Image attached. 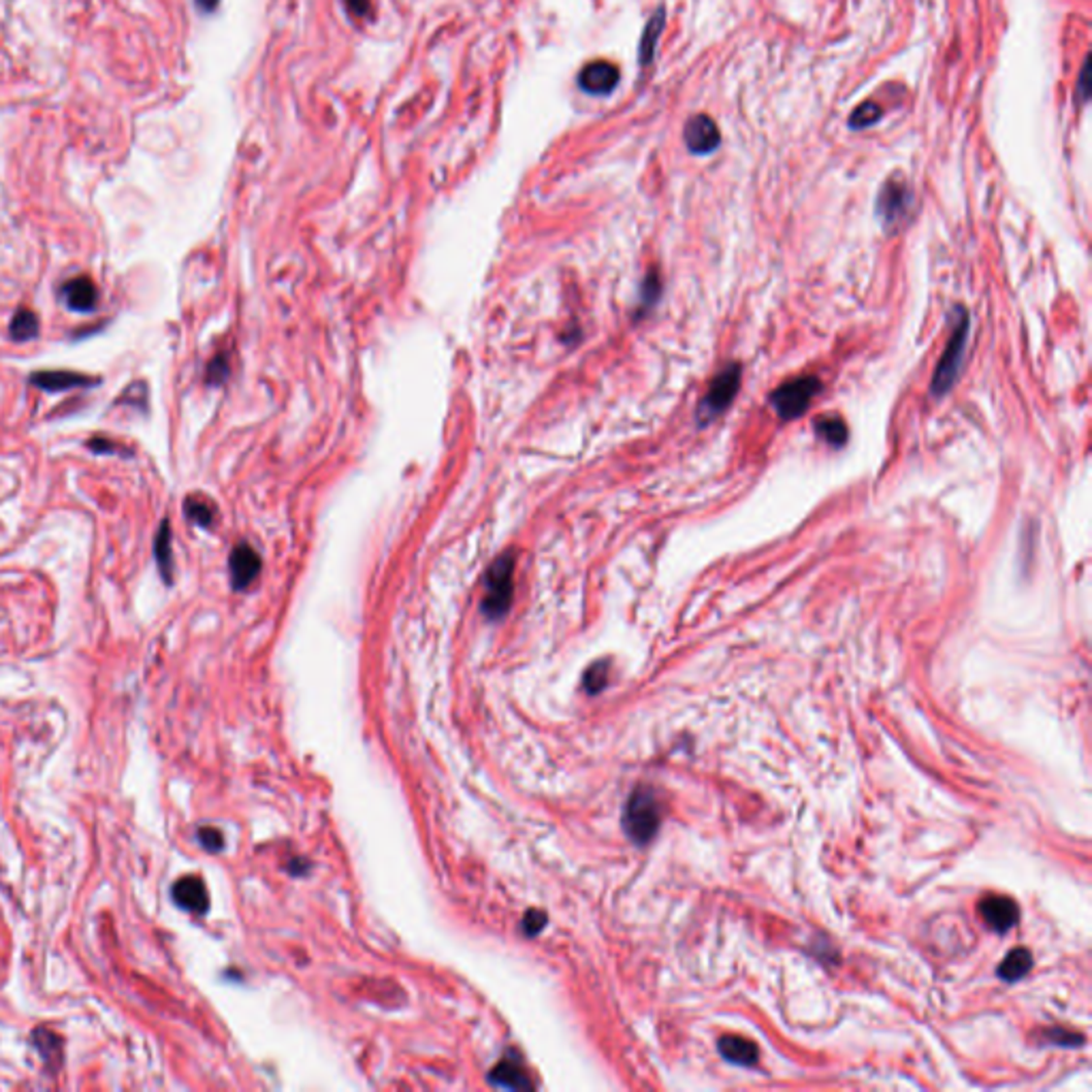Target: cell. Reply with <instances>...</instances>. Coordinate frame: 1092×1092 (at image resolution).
<instances>
[{
    "mask_svg": "<svg viewBox=\"0 0 1092 1092\" xmlns=\"http://www.w3.org/2000/svg\"><path fill=\"white\" fill-rule=\"evenodd\" d=\"M659 823H661V807L656 794L647 787H638L634 794L629 796L624 811V828L627 832V837L638 845H645L656 837Z\"/></svg>",
    "mask_w": 1092,
    "mask_h": 1092,
    "instance_id": "cell-1",
    "label": "cell"
},
{
    "mask_svg": "<svg viewBox=\"0 0 1092 1092\" xmlns=\"http://www.w3.org/2000/svg\"><path fill=\"white\" fill-rule=\"evenodd\" d=\"M515 555L506 553L491 563L485 576L483 610L489 619H499L508 613L515 592Z\"/></svg>",
    "mask_w": 1092,
    "mask_h": 1092,
    "instance_id": "cell-2",
    "label": "cell"
},
{
    "mask_svg": "<svg viewBox=\"0 0 1092 1092\" xmlns=\"http://www.w3.org/2000/svg\"><path fill=\"white\" fill-rule=\"evenodd\" d=\"M958 323L951 331V337L947 341V348L944 352V357L937 363V369H935V376L933 382H930V389H933L935 398H944L954 387V382L958 378V371L962 366V357H965V348H967V337H969V314L967 309H958Z\"/></svg>",
    "mask_w": 1092,
    "mask_h": 1092,
    "instance_id": "cell-3",
    "label": "cell"
},
{
    "mask_svg": "<svg viewBox=\"0 0 1092 1092\" xmlns=\"http://www.w3.org/2000/svg\"><path fill=\"white\" fill-rule=\"evenodd\" d=\"M821 389V382L816 376H798L794 380H787L770 395V403L777 410V414L784 421H794L800 414H805L811 405V400L816 398Z\"/></svg>",
    "mask_w": 1092,
    "mask_h": 1092,
    "instance_id": "cell-4",
    "label": "cell"
},
{
    "mask_svg": "<svg viewBox=\"0 0 1092 1092\" xmlns=\"http://www.w3.org/2000/svg\"><path fill=\"white\" fill-rule=\"evenodd\" d=\"M741 366H727L720 376H717L709 391H706L704 400L700 401V408H698V421L702 425L715 421L717 416L723 414L727 408H730V403L734 401L738 387H741Z\"/></svg>",
    "mask_w": 1092,
    "mask_h": 1092,
    "instance_id": "cell-5",
    "label": "cell"
},
{
    "mask_svg": "<svg viewBox=\"0 0 1092 1092\" xmlns=\"http://www.w3.org/2000/svg\"><path fill=\"white\" fill-rule=\"evenodd\" d=\"M909 206H912V192H909L905 181H885L880 192V199H877V216H880L883 229H896L905 220Z\"/></svg>",
    "mask_w": 1092,
    "mask_h": 1092,
    "instance_id": "cell-6",
    "label": "cell"
},
{
    "mask_svg": "<svg viewBox=\"0 0 1092 1092\" xmlns=\"http://www.w3.org/2000/svg\"><path fill=\"white\" fill-rule=\"evenodd\" d=\"M30 384L46 393H62L73 389H94L101 384V378L88 376V373L53 369V371H35L30 376Z\"/></svg>",
    "mask_w": 1092,
    "mask_h": 1092,
    "instance_id": "cell-7",
    "label": "cell"
},
{
    "mask_svg": "<svg viewBox=\"0 0 1092 1092\" xmlns=\"http://www.w3.org/2000/svg\"><path fill=\"white\" fill-rule=\"evenodd\" d=\"M62 304L67 305L71 312L78 314H90L99 307V288L90 280L88 275H78L64 282L58 291Z\"/></svg>",
    "mask_w": 1092,
    "mask_h": 1092,
    "instance_id": "cell-8",
    "label": "cell"
},
{
    "mask_svg": "<svg viewBox=\"0 0 1092 1092\" xmlns=\"http://www.w3.org/2000/svg\"><path fill=\"white\" fill-rule=\"evenodd\" d=\"M263 562L259 553H256L250 544H238L231 551L229 557V570H231V583L235 592H243L248 589L261 574Z\"/></svg>",
    "mask_w": 1092,
    "mask_h": 1092,
    "instance_id": "cell-9",
    "label": "cell"
},
{
    "mask_svg": "<svg viewBox=\"0 0 1092 1092\" xmlns=\"http://www.w3.org/2000/svg\"><path fill=\"white\" fill-rule=\"evenodd\" d=\"M980 914L983 917V922H986L992 930H997V933H1008L1020 917L1018 905H1015L1012 898L999 894L983 898L980 905Z\"/></svg>",
    "mask_w": 1092,
    "mask_h": 1092,
    "instance_id": "cell-10",
    "label": "cell"
},
{
    "mask_svg": "<svg viewBox=\"0 0 1092 1092\" xmlns=\"http://www.w3.org/2000/svg\"><path fill=\"white\" fill-rule=\"evenodd\" d=\"M617 83H619V69L613 62L606 60L589 62L581 71V75H578V85H581L585 92L595 96L610 94L615 90Z\"/></svg>",
    "mask_w": 1092,
    "mask_h": 1092,
    "instance_id": "cell-11",
    "label": "cell"
},
{
    "mask_svg": "<svg viewBox=\"0 0 1092 1092\" xmlns=\"http://www.w3.org/2000/svg\"><path fill=\"white\" fill-rule=\"evenodd\" d=\"M171 894H174L176 905L181 907V909H186V912H190V914L201 915L209 909L208 887L195 875L181 877L179 882H176L174 892H171Z\"/></svg>",
    "mask_w": 1092,
    "mask_h": 1092,
    "instance_id": "cell-12",
    "label": "cell"
},
{
    "mask_svg": "<svg viewBox=\"0 0 1092 1092\" xmlns=\"http://www.w3.org/2000/svg\"><path fill=\"white\" fill-rule=\"evenodd\" d=\"M685 144L693 154H709L720 145V128L709 115H693L685 126Z\"/></svg>",
    "mask_w": 1092,
    "mask_h": 1092,
    "instance_id": "cell-13",
    "label": "cell"
},
{
    "mask_svg": "<svg viewBox=\"0 0 1092 1092\" xmlns=\"http://www.w3.org/2000/svg\"><path fill=\"white\" fill-rule=\"evenodd\" d=\"M171 523L165 519L154 536V562L167 585L174 583V549H171Z\"/></svg>",
    "mask_w": 1092,
    "mask_h": 1092,
    "instance_id": "cell-14",
    "label": "cell"
},
{
    "mask_svg": "<svg viewBox=\"0 0 1092 1092\" xmlns=\"http://www.w3.org/2000/svg\"><path fill=\"white\" fill-rule=\"evenodd\" d=\"M720 1054L727 1063L749 1067L757 1063V1045L743 1037H723L720 1042Z\"/></svg>",
    "mask_w": 1092,
    "mask_h": 1092,
    "instance_id": "cell-15",
    "label": "cell"
},
{
    "mask_svg": "<svg viewBox=\"0 0 1092 1092\" xmlns=\"http://www.w3.org/2000/svg\"><path fill=\"white\" fill-rule=\"evenodd\" d=\"M39 329H41L39 316L28 307H19L9 323L11 339L17 341V344H24V341L35 339L39 336Z\"/></svg>",
    "mask_w": 1092,
    "mask_h": 1092,
    "instance_id": "cell-16",
    "label": "cell"
},
{
    "mask_svg": "<svg viewBox=\"0 0 1092 1092\" xmlns=\"http://www.w3.org/2000/svg\"><path fill=\"white\" fill-rule=\"evenodd\" d=\"M1033 967V956L1029 949L1018 947L1010 951V956L1001 962L999 967V978L1005 981H1018L1022 980L1026 973L1031 971Z\"/></svg>",
    "mask_w": 1092,
    "mask_h": 1092,
    "instance_id": "cell-17",
    "label": "cell"
},
{
    "mask_svg": "<svg viewBox=\"0 0 1092 1092\" xmlns=\"http://www.w3.org/2000/svg\"><path fill=\"white\" fill-rule=\"evenodd\" d=\"M32 1045L37 1047L39 1056L46 1061L48 1065L58 1067L62 1063V1040L48 1029H37L32 1033Z\"/></svg>",
    "mask_w": 1092,
    "mask_h": 1092,
    "instance_id": "cell-18",
    "label": "cell"
},
{
    "mask_svg": "<svg viewBox=\"0 0 1092 1092\" xmlns=\"http://www.w3.org/2000/svg\"><path fill=\"white\" fill-rule=\"evenodd\" d=\"M489 1077L491 1082L501 1088H531L526 1072L515 1061H501Z\"/></svg>",
    "mask_w": 1092,
    "mask_h": 1092,
    "instance_id": "cell-19",
    "label": "cell"
},
{
    "mask_svg": "<svg viewBox=\"0 0 1092 1092\" xmlns=\"http://www.w3.org/2000/svg\"><path fill=\"white\" fill-rule=\"evenodd\" d=\"M184 515L188 521L195 523V526L209 530L213 526V521H216V508H213L208 499L190 496L184 501Z\"/></svg>",
    "mask_w": 1092,
    "mask_h": 1092,
    "instance_id": "cell-20",
    "label": "cell"
},
{
    "mask_svg": "<svg viewBox=\"0 0 1092 1092\" xmlns=\"http://www.w3.org/2000/svg\"><path fill=\"white\" fill-rule=\"evenodd\" d=\"M816 432L823 442H828L834 448L848 442V425H845L841 416H823V419L816 423Z\"/></svg>",
    "mask_w": 1092,
    "mask_h": 1092,
    "instance_id": "cell-21",
    "label": "cell"
},
{
    "mask_svg": "<svg viewBox=\"0 0 1092 1092\" xmlns=\"http://www.w3.org/2000/svg\"><path fill=\"white\" fill-rule=\"evenodd\" d=\"M661 28H663V11H658V14L653 16V19L649 21V26L645 30V37H642V43H640V60L645 64L651 62V58H653V51H656V43L659 39Z\"/></svg>",
    "mask_w": 1092,
    "mask_h": 1092,
    "instance_id": "cell-22",
    "label": "cell"
},
{
    "mask_svg": "<svg viewBox=\"0 0 1092 1092\" xmlns=\"http://www.w3.org/2000/svg\"><path fill=\"white\" fill-rule=\"evenodd\" d=\"M606 681H608V663L606 661H597L594 663L592 668L587 670L585 674V688L589 693H597L606 688Z\"/></svg>",
    "mask_w": 1092,
    "mask_h": 1092,
    "instance_id": "cell-23",
    "label": "cell"
},
{
    "mask_svg": "<svg viewBox=\"0 0 1092 1092\" xmlns=\"http://www.w3.org/2000/svg\"><path fill=\"white\" fill-rule=\"evenodd\" d=\"M880 115H882L880 107H877L871 101H866L851 113V126L853 128H866V126H871L873 122L880 120Z\"/></svg>",
    "mask_w": 1092,
    "mask_h": 1092,
    "instance_id": "cell-24",
    "label": "cell"
},
{
    "mask_svg": "<svg viewBox=\"0 0 1092 1092\" xmlns=\"http://www.w3.org/2000/svg\"><path fill=\"white\" fill-rule=\"evenodd\" d=\"M229 378V357L227 355H218L209 361L208 371H206V380L211 387H218L224 380Z\"/></svg>",
    "mask_w": 1092,
    "mask_h": 1092,
    "instance_id": "cell-25",
    "label": "cell"
},
{
    "mask_svg": "<svg viewBox=\"0 0 1092 1092\" xmlns=\"http://www.w3.org/2000/svg\"><path fill=\"white\" fill-rule=\"evenodd\" d=\"M88 448L96 455H126V453H122L124 446L110 440L107 435H94L92 440H88Z\"/></svg>",
    "mask_w": 1092,
    "mask_h": 1092,
    "instance_id": "cell-26",
    "label": "cell"
},
{
    "mask_svg": "<svg viewBox=\"0 0 1092 1092\" xmlns=\"http://www.w3.org/2000/svg\"><path fill=\"white\" fill-rule=\"evenodd\" d=\"M197 837H199V843L203 845V848H206L211 853H216L224 848V839H222L220 830H216V828H199Z\"/></svg>",
    "mask_w": 1092,
    "mask_h": 1092,
    "instance_id": "cell-27",
    "label": "cell"
},
{
    "mask_svg": "<svg viewBox=\"0 0 1092 1092\" xmlns=\"http://www.w3.org/2000/svg\"><path fill=\"white\" fill-rule=\"evenodd\" d=\"M659 291H661V286H659L658 273H649L645 284H642V295H640L642 307H649V305L656 304L658 297H659Z\"/></svg>",
    "mask_w": 1092,
    "mask_h": 1092,
    "instance_id": "cell-28",
    "label": "cell"
},
{
    "mask_svg": "<svg viewBox=\"0 0 1092 1092\" xmlns=\"http://www.w3.org/2000/svg\"><path fill=\"white\" fill-rule=\"evenodd\" d=\"M544 922H546L544 914L530 912V914L526 915V933H528V935H536L538 930L544 926Z\"/></svg>",
    "mask_w": 1092,
    "mask_h": 1092,
    "instance_id": "cell-29",
    "label": "cell"
},
{
    "mask_svg": "<svg viewBox=\"0 0 1092 1092\" xmlns=\"http://www.w3.org/2000/svg\"><path fill=\"white\" fill-rule=\"evenodd\" d=\"M346 7L352 16L366 17L371 9V0H346Z\"/></svg>",
    "mask_w": 1092,
    "mask_h": 1092,
    "instance_id": "cell-30",
    "label": "cell"
},
{
    "mask_svg": "<svg viewBox=\"0 0 1092 1092\" xmlns=\"http://www.w3.org/2000/svg\"><path fill=\"white\" fill-rule=\"evenodd\" d=\"M218 3H220V0H197V7L201 11H206V14H211V11L218 7Z\"/></svg>",
    "mask_w": 1092,
    "mask_h": 1092,
    "instance_id": "cell-31",
    "label": "cell"
}]
</instances>
